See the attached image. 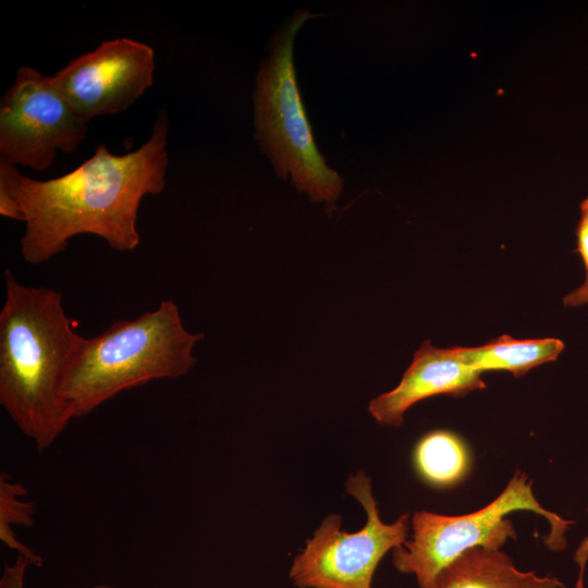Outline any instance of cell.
Masks as SVG:
<instances>
[{
	"label": "cell",
	"mask_w": 588,
	"mask_h": 588,
	"mask_svg": "<svg viewBox=\"0 0 588 588\" xmlns=\"http://www.w3.org/2000/svg\"><path fill=\"white\" fill-rule=\"evenodd\" d=\"M168 134V113L161 109L150 137L136 150L115 156L99 144L81 166L46 181L26 176L0 159V191L11 196L24 215L23 259L30 265L44 264L79 234L101 237L118 252L136 249L140 203L166 186Z\"/></svg>",
	"instance_id": "6da1fadb"
},
{
	"label": "cell",
	"mask_w": 588,
	"mask_h": 588,
	"mask_svg": "<svg viewBox=\"0 0 588 588\" xmlns=\"http://www.w3.org/2000/svg\"><path fill=\"white\" fill-rule=\"evenodd\" d=\"M0 310V404L39 452L72 420L62 389L85 340L73 329L62 294L20 283L4 271Z\"/></svg>",
	"instance_id": "7a4b0ae2"
},
{
	"label": "cell",
	"mask_w": 588,
	"mask_h": 588,
	"mask_svg": "<svg viewBox=\"0 0 588 588\" xmlns=\"http://www.w3.org/2000/svg\"><path fill=\"white\" fill-rule=\"evenodd\" d=\"M203 339V333L186 330L172 299L85 338L62 389L71 419L86 416L124 390L186 375L197 362L193 348Z\"/></svg>",
	"instance_id": "3957f363"
},
{
	"label": "cell",
	"mask_w": 588,
	"mask_h": 588,
	"mask_svg": "<svg viewBox=\"0 0 588 588\" xmlns=\"http://www.w3.org/2000/svg\"><path fill=\"white\" fill-rule=\"evenodd\" d=\"M315 16L296 11L270 39L253 94L255 138L281 179H290L313 201L332 204L342 193L343 179L317 148L293 57L298 30Z\"/></svg>",
	"instance_id": "277c9868"
},
{
	"label": "cell",
	"mask_w": 588,
	"mask_h": 588,
	"mask_svg": "<svg viewBox=\"0 0 588 588\" xmlns=\"http://www.w3.org/2000/svg\"><path fill=\"white\" fill-rule=\"evenodd\" d=\"M515 511L544 517L550 526L543 539L546 547L552 551L566 548L565 534L574 522L544 509L534 494L531 480L517 470L504 490L476 512L456 516L415 512L411 540L393 550V565L400 573L413 575L419 588H436L440 572L464 552L477 547L501 549L509 539H515L513 523L506 518Z\"/></svg>",
	"instance_id": "5b68a950"
},
{
	"label": "cell",
	"mask_w": 588,
	"mask_h": 588,
	"mask_svg": "<svg viewBox=\"0 0 588 588\" xmlns=\"http://www.w3.org/2000/svg\"><path fill=\"white\" fill-rule=\"evenodd\" d=\"M345 487L364 507L366 525L350 534L341 530L340 515H328L291 565L290 578L299 588H371L380 561L407 540L409 514L383 523L371 479L363 470L350 476Z\"/></svg>",
	"instance_id": "8992f818"
},
{
	"label": "cell",
	"mask_w": 588,
	"mask_h": 588,
	"mask_svg": "<svg viewBox=\"0 0 588 588\" xmlns=\"http://www.w3.org/2000/svg\"><path fill=\"white\" fill-rule=\"evenodd\" d=\"M89 122L65 99L52 75L21 66L0 99V159L45 171L59 150H77Z\"/></svg>",
	"instance_id": "52a82bcc"
},
{
	"label": "cell",
	"mask_w": 588,
	"mask_h": 588,
	"mask_svg": "<svg viewBox=\"0 0 588 588\" xmlns=\"http://www.w3.org/2000/svg\"><path fill=\"white\" fill-rule=\"evenodd\" d=\"M155 51L131 38L102 41L52 75L74 108L91 121L127 110L154 83Z\"/></svg>",
	"instance_id": "ba28073f"
},
{
	"label": "cell",
	"mask_w": 588,
	"mask_h": 588,
	"mask_svg": "<svg viewBox=\"0 0 588 588\" xmlns=\"http://www.w3.org/2000/svg\"><path fill=\"white\" fill-rule=\"evenodd\" d=\"M485 388L481 372L466 364L455 346L440 348L425 341L397 387L371 400L368 411L378 422L397 427L419 401L439 394L463 396Z\"/></svg>",
	"instance_id": "9c48e42d"
},
{
	"label": "cell",
	"mask_w": 588,
	"mask_h": 588,
	"mask_svg": "<svg viewBox=\"0 0 588 588\" xmlns=\"http://www.w3.org/2000/svg\"><path fill=\"white\" fill-rule=\"evenodd\" d=\"M436 588H566L553 575L522 571L501 549L473 548L444 567Z\"/></svg>",
	"instance_id": "30bf717a"
},
{
	"label": "cell",
	"mask_w": 588,
	"mask_h": 588,
	"mask_svg": "<svg viewBox=\"0 0 588 588\" xmlns=\"http://www.w3.org/2000/svg\"><path fill=\"white\" fill-rule=\"evenodd\" d=\"M564 343L555 338L517 340L502 334L477 346H455L458 356L479 372L509 371L520 377L530 369L556 360Z\"/></svg>",
	"instance_id": "8fae6325"
},
{
	"label": "cell",
	"mask_w": 588,
	"mask_h": 588,
	"mask_svg": "<svg viewBox=\"0 0 588 588\" xmlns=\"http://www.w3.org/2000/svg\"><path fill=\"white\" fill-rule=\"evenodd\" d=\"M469 454L463 440L448 430L422 436L415 445L413 463L428 485L445 488L460 482L468 471Z\"/></svg>",
	"instance_id": "7c38bea8"
},
{
	"label": "cell",
	"mask_w": 588,
	"mask_h": 588,
	"mask_svg": "<svg viewBox=\"0 0 588 588\" xmlns=\"http://www.w3.org/2000/svg\"><path fill=\"white\" fill-rule=\"evenodd\" d=\"M24 491L20 483L11 481L5 474L0 478V538L9 548L30 559L34 566L42 565L41 558L23 544L14 535L11 524L30 526L33 524V504L21 501L19 495Z\"/></svg>",
	"instance_id": "4fadbf2b"
},
{
	"label": "cell",
	"mask_w": 588,
	"mask_h": 588,
	"mask_svg": "<svg viewBox=\"0 0 588 588\" xmlns=\"http://www.w3.org/2000/svg\"><path fill=\"white\" fill-rule=\"evenodd\" d=\"M576 236L577 252L586 269V279L581 285L564 297V305L572 307L588 304V197L580 205V218L576 229Z\"/></svg>",
	"instance_id": "5bb4252c"
},
{
	"label": "cell",
	"mask_w": 588,
	"mask_h": 588,
	"mask_svg": "<svg viewBox=\"0 0 588 588\" xmlns=\"http://www.w3.org/2000/svg\"><path fill=\"white\" fill-rule=\"evenodd\" d=\"M34 565L25 555L17 554L13 564H5L0 579V588H24L27 568Z\"/></svg>",
	"instance_id": "9a60e30c"
},
{
	"label": "cell",
	"mask_w": 588,
	"mask_h": 588,
	"mask_svg": "<svg viewBox=\"0 0 588 588\" xmlns=\"http://www.w3.org/2000/svg\"><path fill=\"white\" fill-rule=\"evenodd\" d=\"M588 512V507H587ZM574 561L578 565V576L575 588L585 587V569L588 562V537L584 538L574 553Z\"/></svg>",
	"instance_id": "2e32d148"
},
{
	"label": "cell",
	"mask_w": 588,
	"mask_h": 588,
	"mask_svg": "<svg viewBox=\"0 0 588 588\" xmlns=\"http://www.w3.org/2000/svg\"><path fill=\"white\" fill-rule=\"evenodd\" d=\"M93 588H111V587L108 585H96Z\"/></svg>",
	"instance_id": "e0dca14e"
}]
</instances>
